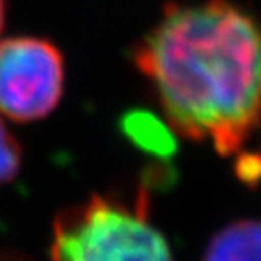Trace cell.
Returning a JSON list of instances; mask_svg holds the SVG:
<instances>
[{
	"label": "cell",
	"mask_w": 261,
	"mask_h": 261,
	"mask_svg": "<svg viewBox=\"0 0 261 261\" xmlns=\"http://www.w3.org/2000/svg\"><path fill=\"white\" fill-rule=\"evenodd\" d=\"M133 60L178 135L230 156L261 130V18L241 6H165Z\"/></svg>",
	"instance_id": "1"
},
{
	"label": "cell",
	"mask_w": 261,
	"mask_h": 261,
	"mask_svg": "<svg viewBox=\"0 0 261 261\" xmlns=\"http://www.w3.org/2000/svg\"><path fill=\"white\" fill-rule=\"evenodd\" d=\"M51 261H174L169 243L147 214V196L135 201L91 196L55 220Z\"/></svg>",
	"instance_id": "2"
},
{
	"label": "cell",
	"mask_w": 261,
	"mask_h": 261,
	"mask_svg": "<svg viewBox=\"0 0 261 261\" xmlns=\"http://www.w3.org/2000/svg\"><path fill=\"white\" fill-rule=\"evenodd\" d=\"M65 84V64L53 42L13 37L0 42V114L35 122L53 113Z\"/></svg>",
	"instance_id": "3"
},
{
	"label": "cell",
	"mask_w": 261,
	"mask_h": 261,
	"mask_svg": "<svg viewBox=\"0 0 261 261\" xmlns=\"http://www.w3.org/2000/svg\"><path fill=\"white\" fill-rule=\"evenodd\" d=\"M203 261H261V220H240L221 228Z\"/></svg>",
	"instance_id": "4"
},
{
	"label": "cell",
	"mask_w": 261,
	"mask_h": 261,
	"mask_svg": "<svg viewBox=\"0 0 261 261\" xmlns=\"http://www.w3.org/2000/svg\"><path fill=\"white\" fill-rule=\"evenodd\" d=\"M127 133H129L140 145L152 149L156 152H162L163 149H171V138L165 130H162L158 120L152 116H130L127 123Z\"/></svg>",
	"instance_id": "5"
},
{
	"label": "cell",
	"mask_w": 261,
	"mask_h": 261,
	"mask_svg": "<svg viewBox=\"0 0 261 261\" xmlns=\"http://www.w3.org/2000/svg\"><path fill=\"white\" fill-rule=\"evenodd\" d=\"M22 165V147L0 118V185L18 174Z\"/></svg>",
	"instance_id": "6"
},
{
	"label": "cell",
	"mask_w": 261,
	"mask_h": 261,
	"mask_svg": "<svg viewBox=\"0 0 261 261\" xmlns=\"http://www.w3.org/2000/svg\"><path fill=\"white\" fill-rule=\"evenodd\" d=\"M6 22V0H0V31L4 28Z\"/></svg>",
	"instance_id": "7"
}]
</instances>
